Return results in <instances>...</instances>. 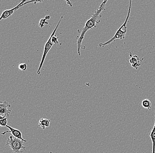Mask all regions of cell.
<instances>
[{"mask_svg": "<svg viewBox=\"0 0 155 153\" xmlns=\"http://www.w3.org/2000/svg\"><path fill=\"white\" fill-rule=\"evenodd\" d=\"M7 118H1L0 120V125L2 127H4L7 125Z\"/></svg>", "mask_w": 155, "mask_h": 153, "instance_id": "7c38bea8", "label": "cell"}, {"mask_svg": "<svg viewBox=\"0 0 155 153\" xmlns=\"http://www.w3.org/2000/svg\"><path fill=\"white\" fill-rule=\"evenodd\" d=\"M50 121L46 118H41L39 120L38 126L43 129L48 128L50 126Z\"/></svg>", "mask_w": 155, "mask_h": 153, "instance_id": "9c48e42d", "label": "cell"}, {"mask_svg": "<svg viewBox=\"0 0 155 153\" xmlns=\"http://www.w3.org/2000/svg\"><path fill=\"white\" fill-rule=\"evenodd\" d=\"M142 107L145 109H148L149 110H151V107H152V104L150 100L148 99H145L143 100L142 101L141 104Z\"/></svg>", "mask_w": 155, "mask_h": 153, "instance_id": "8fae6325", "label": "cell"}, {"mask_svg": "<svg viewBox=\"0 0 155 153\" xmlns=\"http://www.w3.org/2000/svg\"><path fill=\"white\" fill-rule=\"evenodd\" d=\"M46 20H47V19H46L45 18V19H41V20H40L39 24V26L40 27H41V28H42V27H43L44 26L45 24H46V23L47 24H48V23H46Z\"/></svg>", "mask_w": 155, "mask_h": 153, "instance_id": "5bb4252c", "label": "cell"}, {"mask_svg": "<svg viewBox=\"0 0 155 153\" xmlns=\"http://www.w3.org/2000/svg\"><path fill=\"white\" fill-rule=\"evenodd\" d=\"M63 18V16H62L61 17V19H60L59 22H58V25H57L55 28L54 29L53 33H52V34L50 35V37L48 38V40L47 41V42H46L45 45L44 50L42 59H41V62L40 64L38 69L37 72V73L39 75L41 73V68H42V66H43V63L44 62V61L45 60V58H46V56H47V54H48V51H49L50 49H51V48H52V46H53V42H52V37H53V36L55 35V33H56V31H57V29H58V27H59L60 23H61V21Z\"/></svg>", "mask_w": 155, "mask_h": 153, "instance_id": "3957f363", "label": "cell"}, {"mask_svg": "<svg viewBox=\"0 0 155 153\" xmlns=\"http://www.w3.org/2000/svg\"><path fill=\"white\" fill-rule=\"evenodd\" d=\"M130 59L127 62L130 63L132 67L134 69L137 70L138 67L141 65L140 63L143 61V58L140 59L137 55H133L131 53H130Z\"/></svg>", "mask_w": 155, "mask_h": 153, "instance_id": "52a82bcc", "label": "cell"}, {"mask_svg": "<svg viewBox=\"0 0 155 153\" xmlns=\"http://www.w3.org/2000/svg\"><path fill=\"white\" fill-rule=\"evenodd\" d=\"M107 2V1L105 0L102 2L99 8L93 14L91 17L87 20L85 24V27L81 30V32H79V33H81L80 36L77 37L78 52L79 56L81 55L80 49H85L86 48L85 46L82 45V43L86 33L89 30L93 29V28H96V24H99L100 23V18L101 17V14L103 11L105 10V7Z\"/></svg>", "mask_w": 155, "mask_h": 153, "instance_id": "6da1fadb", "label": "cell"}, {"mask_svg": "<svg viewBox=\"0 0 155 153\" xmlns=\"http://www.w3.org/2000/svg\"><path fill=\"white\" fill-rule=\"evenodd\" d=\"M43 2V1H26V0H25V1H22L20 3L17 5L15 7L13 8H12V9H8V10L4 11L2 12V13L1 18H0V20H2V19H6L8 18V17H9L11 15H12V14L14 13L15 11L17 10V9L20 8V7L25 5L28 4L30 3L34 2L35 4L37 2Z\"/></svg>", "mask_w": 155, "mask_h": 153, "instance_id": "5b68a950", "label": "cell"}, {"mask_svg": "<svg viewBox=\"0 0 155 153\" xmlns=\"http://www.w3.org/2000/svg\"><path fill=\"white\" fill-rule=\"evenodd\" d=\"M6 144L9 145L13 153H22L23 151H21L23 149L26 151V147L24 146V141L21 139L13 137L12 136H10L7 140Z\"/></svg>", "mask_w": 155, "mask_h": 153, "instance_id": "277c9868", "label": "cell"}, {"mask_svg": "<svg viewBox=\"0 0 155 153\" xmlns=\"http://www.w3.org/2000/svg\"><path fill=\"white\" fill-rule=\"evenodd\" d=\"M132 1H130L129 8L128 12L127 15L124 23L120 27V28L115 34V35L109 40L108 41L104 43H100L99 44L100 47H104L107 45L110 44L111 42L115 41L116 39H123L125 38L126 34L127 33V24L130 15Z\"/></svg>", "mask_w": 155, "mask_h": 153, "instance_id": "7a4b0ae2", "label": "cell"}, {"mask_svg": "<svg viewBox=\"0 0 155 153\" xmlns=\"http://www.w3.org/2000/svg\"><path fill=\"white\" fill-rule=\"evenodd\" d=\"M18 68L20 71H24L27 69V65L25 63H20L19 65Z\"/></svg>", "mask_w": 155, "mask_h": 153, "instance_id": "4fadbf2b", "label": "cell"}, {"mask_svg": "<svg viewBox=\"0 0 155 153\" xmlns=\"http://www.w3.org/2000/svg\"><path fill=\"white\" fill-rule=\"evenodd\" d=\"M67 3L70 6L72 7V4H71V2H70V1H66Z\"/></svg>", "mask_w": 155, "mask_h": 153, "instance_id": "2e32d148", "label": "cell"}, {"mask_svg": "<svg viewBox=\"0 0 155 153\" xmlns=\"http://www.w3.org/2000/svg\"><path fill=\"white\" fill-rule=\"evenodd\" d=\"M58 38L54 35L52 38V42L53 44H58L59 42L58 41Z\"/></svg>", "mask_w": 155, "mask_h": 153, "instance_id": "9a60e30c", "label": "cell"}, {"mask_svg": "<svg viewBox=\"0 0 155 153\" xmlns=\"http://www.w3.org/2000/svg\"><path fill=\"white\" fill-rule=\"evenodd\" d=\"M11 105L6 101L0 102V117L1 118H5L9 117L11 110L8 109V107H10Z\"/></svg>", "mask_w": 155, "mask_h": 153, "instance_id": "8992f818", "label": "cell"}, {"mask_svg": "<svg viewBox=\"0 0 155 153\" xmlns=\"http://www.w3.org/2000/svg\"><path fill=\"white\" fill-rule=\"evenodd\" d=\"M154 112L155 113V111ZM150 135L153 143V153H155V121L153 128L152 129Z\"/></svg>", "mask_w": 155, "mask_h": 153, "instance_id": "30bf717a", "label": "cell"}, {"mask_svg": "<svg viewBox=\"0 0 155 153\" xmlns=\"http://www.w3.org/2000/svg\"><path fill=\"white\" fill-rule=\"evenodd\" d=\"M6 127L9 129V131H5V132H2V135H5L7 133H11L15 138L21 139V140H23L24 142H27V140H25V139L23 138L22 134L19 130L13 128L11 127L10 126L8 125H7Z\"/></svg>", "mask_w": 155, "mask_h": 153, "instance_id": "ba28073f", "label": "cell"}]
</instances>
